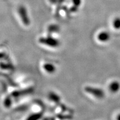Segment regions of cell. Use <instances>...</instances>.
<instances>
[{
    "mask_svg": "<svg viewBox=\"0 0 120 120\" xmlns=\"http://www.w3.org/2000/svg\"><path fill=\"white\" fill-rule=\"evenodd\" d=\"M120 84L118 83L117 82H113L109 86V88L110 90L112 92H117L120 88Z\"/></svg>",
    "mask_w": 120,
    "mask_h": 120,
    "instance_id": "1",
    "label": "cell"
},
{
    "mask_svg": "<svg viewBox=\"0 0 120 120\" xmlns=\"http://www.w3.org/2000/svg\"><path fill=\"white\" fill-rule=\"evenodd\" d=\"M109 38V34H107V33H102L101 34H100V36H99V39L100 40V41H108Z\"/></svg>",
    "mask_w": 120,
    "mask_h": 120,
    "instance_id": "2",
    "label": "cell"
},
{
    "mask_svg": "<svg viewBox=\"0 0 120 120\" xmlns=\"http://www.w3.org/2000/svg\"><path fill=\"white\" fill-rule=\"evenodd\" d=\"M117 120H120V115H118V116L117 117Z\"/></svg>",
    "mask_w": 120,
    "mask_h": 120,
    "instance_id": "4",
    "label": "cell"
},
{
    "mask_svg": "<svg viewBox=\"0 0 120 120\" xmlns=\"http://www.w3.org/2000/svg\"><path fill=\"white\" fill-rule=\"evenodd\" d=\"M114 27L116 28H120V19H116L114 21L113 23Z\"/></svg>",
    "mask_w": 120,
    "mask_h": 120,
    "instance_id": "3",
    "label": "cell"
}]
</instances>
